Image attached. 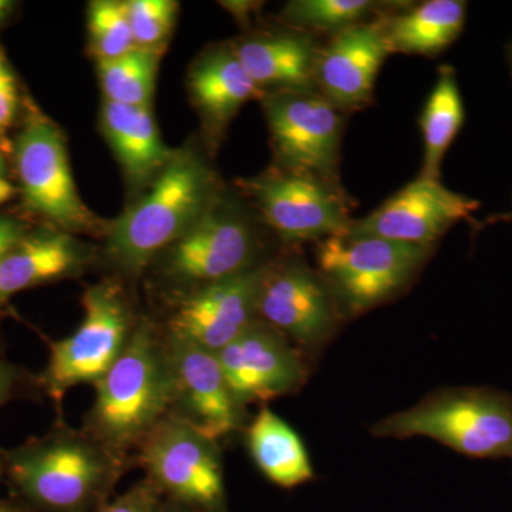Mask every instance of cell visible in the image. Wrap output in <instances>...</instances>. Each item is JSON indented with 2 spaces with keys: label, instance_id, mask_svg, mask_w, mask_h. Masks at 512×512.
<instances>
[{
  "label": "cell",
  "instance_id": "6da1fadb",
  "mask_svg": "<svg viewBox=\"0 0 512 512\" xmlns=\"http://www.w3.org/2000/svg\"><path fill=\"white\" fill-rule=\"evenodd\" d=\"M93 386L96 396L83 431L126 457L173 413L174 380L165 339L147 320L137 323L119 359Z\"/></svg>",
  "mask_w": 512,
  "mask_h": 512
},
{
  "label": "cell",
  "instance_id": "7a4b0ae2",
  "mask_svg": "<svg viewBox=\"0 0 512 512\" xmlns=\"http://www.w3.org/2000/svg\"><path fill=\"white\" fill-rule=\"evenodd\" d=\"M126 463V457L86 431L56 427L13 450H3L2 476L40 510L89 512L109 494Z\"/></svg>",
  "mask_w": 512,
  "mask_h": 512
},
{
  "label": "cell",
  "instance_id": "3957f363",
  "mask_svg": "<svg viewBox=\"0 0 512 512\" xmlns=\"http://www.w3.org/2000/svg\"><path fill=\"white\" fill-rule=\"evenodd\" d=\"M214 200V178L191 151H175L161 173L107 229L106 254L124 275L143 272L183 237Z\"/></svg>",
  "mask_w": 512,
  "mask_h": 512
},
{
  "label": "cell",
  "instance_id": "277c9868",
  "mask_svg": "<svg viewBox=\"0 0 512 512\" xmlns=\"http://www.w3.org/2000/svg\"><path fill=\"white\" fill-rule=\"evenodd\" d=\"M380 439L427 437L471 458L512 460V394L491 387L444 389L380 420Z\"/></svg>",
  "mask_w": 512,
  "mask_h": 512
},
{
  "label": "cell",
  "instance_id": "5b68a950",
  "mask_svg": "<svg viewBox=\"0 0 512 512\" xmlns=\"http://www.w3.org/2000/svg\"><path fill=\"white\" fill-rule=\"evenodd\" d=\"M433 247L343 231L316 247L318 272L339 313L362 315L409 286Z\"/></svg>",
  "mask_w": 512,
  "mask_h": 512
},
{
  "label": "cell",
  "instance_id": "8992f818",
  "mask_svg": "<svg viewBox=\"0 0 512 512\" xmlns=\"http://www.w3.org/2000/svg\"><path fill=\"white\" fill-rule=\"evenodd\" d=\"M82 306L79 328L50 345L49 360L37 379L57 409L73 387L99 382L109 372L136 328L124 292L114 282L87 288Z\"/></svg>",
  "mask_w": 512,
  "mask_h": 512
},
{
  "label": "cell",
  "instance_id": "52a82bcc",
  "mask_svg": "<svg viewBox=\"0 0 512 512\" xmlns=\"http://www.w3.org/2000/svg\"><path fill=\"white\" fill-rule=\"evenodd\" d=\"M158 490L192 512H228L218 444L170 414L137 448Z\"/></svg>",
  "mask_w": 512,
  "mask_h": 512
},
{
  "label": "cell",
  "instance_id": "ba28073f",
  "mask_svg": "<svg viewBox=\"0 0 512 512\" xmlns=\"http://www.w3.org/2000/svg\"><path fill=\"white\" fill-rule=\"evenodd\" d=\"M262 217L284 241H322L350 224L348 198L339 183L295 171H271L242 181Z\"/></svg>",
  "mask_w": 512,
  "mask_h": 512
},
{
  "label": "cell",
  "instance_id": "9c48e42d",
  "mask_svg": "<svg viewBox=\"0 0 512 512\" xmlns=\"http://www.w3.org/2000/svg\"><path fill=\"white\" fill-rule=\"evenodd\" d=\"M266 121L281 168L338 183L342 113L318 92L272 93Z\"/></svg>",
  "mask_w": 512,
  "mask_h": 512
},
{
  "label": "cell",
  "instance_id": "30bf717a",
  "mask_svg": "<svg viewBox=\"0 0 512 512\" xmlns=\"http://www.w3.org/2000/svg\"><path fill=\"white\" fill-rule=\"evenodd\" d=\"M20 188L30 210L64 228L94 227L70 168L63 134L43 119L30 120L16 140Z\"/></svg>",
  "mask_w": 512,
  "mask_h": 512
},
{
  "label": "cell",
  "instance_id": "8fae6325",
  "mask_svg": "<svg viewBox=\"0 0 512 512\" xmlns=\"http://www.w3.org/2000/svg\"><path fill=\"white\" fill-rule=\"evenodd\" d=\"M256 237L244 218L210 210L164 252L163 272L192 291L255 268ZM191 291V292H192Z\"/></svg>",
  "mask_w": 512,
  "mask_h": 512
},
{
  "label": "cell",
  "instance_id": "7c38bea8",
  "mask_svg": "<svg viewBox=\"0 0 512 512\" xmlns=\"http://www.w3.org/2000/svg\"><path fill=\"white\" fill-rule=\"evenodd\" d=\"M266 265L188 292L175 306L165 336L221 352L258 320L259 286Z\"/></svg>",
  "mask_w": 512,
  "mask_h": 512
},
{
  "label": "cell",
  "instance_id": "4fadbf2b",
  "mask_svg": "<svg viewBox=\"0 0 512 512\" xmlns=\"http://www.w3.org/2000/svg\"><path fill=\"white\" fill-rule=\"evenodd\" d=\"M258 320L301 346H318L335 329L339 309L319 272L299 261L266 265Z\"/></svg>",
  "mask_w": 512,
  "mask_h": 512
},
{
  "label": "cell",
  "instance_id": "5bb4252c",
  "mask_svg": "<svg viewBox=\"0 0 512 512\" xmlns=\"http://www.w3.org/2000/svg\"><path fill=\"white\" fill-rule=\"evenodd\" d=\"M478 208V202L448 190L440 180L420 177L387 198L380 207L346 231L433 247L444 234Z\"/></svg>",
  "mask_w": 512,
  "mask_h": 512
},
{
  "label": "cell",
  "instance_id": "9a60e30c",
  "mask_svg": "<svg viewBox=\"0 0 512 512\" xmlns=\"http://www.w3.org/2000/svg\"><path fill=\"white\" fill-rule=\"evenodd\" d=\"M217 356L232 396L242 409L295 393L308 376L298 350L261 320Z\"/></svg>",
  "mask_w": 512,
  "mask_h": 512
},
{
  "label": "cell",
  "instance_id": "2e32d148",
  "mask_svg": "<svg viewBox=\"0 0 512 512\" xmlns=\"http://www.w3.org/2000/svg\"><path fill=\"white\" fill-rule=\"evenodd\" d=\"M174 380L173 416L214 443L241 429L242 409L232 396L217 353L165 336Z\"/></svg>",
  "mask_w": 512,
  "mask_h": 512
},
{
  "label": "cell",
  "instance_id": "e0dca14e",
  "mask_svg": "<svg viewBox=\"0 0 512 512\" xmlns=\"http://www.w3.org/2000/svg\"><path fill=\"white\" fill-rule=\"evenodd\" d=\"M390 53L383 16L336 33L319 50L318 93L339 111L362 109L372 101L377 76Z\"/></svg>",
  "mask_w": 512,
  "mask_h": 512
},
{
  "label": "cell",
  "instance_id": "ac0fdd59",
  "mask_svg": "<svg viewBox=\"0 0 512 512\" xmlns=\"http://www.w3.org/2000/svg\"><path fill=\"white\" fill-rule=\"evenodd\" d=\"M320 47L303 33L249 37L234 47L238 59L259 89L274 93L318 92L316 63Z\"/></svg>",
  "mask_w": 512,
  "mask_h": 512
},
{
  "label": "cell",
  "instance_id": "d6986e66",
  "mask_svg": "<svg viewBox=\"0 0 512 512\" xmlns=\"http://www.w3.org/2000/svg\"><path fill=\"white\" fill-rule=\"evenodd\" d=\"M87 261L86 249L63 232L23 235L0 261V308L26 289L77 274Z\"/></svg>",
  "mask_w": 512,
  "mask_h": 512
},
{
  "label": "cell",
  "instance_id": "ffe728a7",
  "mask_svg": "<svg viewBox=\"0 0 512 512\" xmlns=\"http://www.w3.org/2000/svg\"><path fill=\"white\" fill-rule=\"evenodd\" d=\"M101 130L124 174L136 187L150 185L175 151L165 146L150 107L123 106L104 100Z\"/></svg>",
  "mask_w": 512,
  "mask_h": 512
},
{
  "label": "cell",
  "instance_id": "44dd1931",
  "mask_svg": "<svg viewBox=\"0 0 512 512\" xmlns=\"http://www.w3.org/2000/svg\"><path fill=\"white\" fill-rule=\"evenodd\" d=\"M248 453L272 484L291 490L315 477L301 437L268 407H262L245 430Z\"/></svg>",
  "mask_w": 512,
  "mask_h": 512
},
{
  "label": "cell",
  "instance_id": "7402d4cb",
  "mask_svg": "<svg viewBox=\"0 0 512 512\" xmlns=\"http://www.w3.org/2000/svg\"><path fill=\"white\" fill-rule=\"evenodd\" d=\"M383 19L393 53L431 57L453 45L463 32L467 3L429 0Z\"/></svg>",
  "mask_w": 512,
  "mask_h": 512
},
{
  "label": "cell",
  "instance_id": "603a6c76",
  "mask_svg": "<svg viewBox=\"0 0 512 512\" xmlns=\"http://www.w3.org/2000/svg\"><path fill=\"white\" fill-rule=\"evenodd\" d=\"M190 89L198 109L218 128L227 126L238 110L261 92L234 49L217 50L195 64Z\"/></svg>",
  "mask_w": 512,
  "mask_h": 512
},
{
  "label": "cell",
  "instance_id": "cb8c5ba5",
  "mask_svg": "<svg viewBox=\"0 0 512 512\" xmlns=\"http://www.w3.org/2000/svg\"><path fill=\"white\" fill-rule=\"evenodd\" d=\"M464 117L466 114L456 72L451 67H440L439 79L420 116L424 143L421 177L440 180L441 164L463 127Z\"/></svg>",
  "mask_w": 512,
  "mask_h": 512
},
{
  "label": "cell",
  "instance_id": "d4e9b609",
  "mask_svg": "<svg viewBox=\"0 0 512 512\" xmlns=\"http://www.w3.org/2000/svg\"><path fill=\"white\" fill-rule=\"evenodd\" d=\"M104 100L150 107L156 87L158 50L136 49L111 60H97Z\"/></svg>",
  "mask_w": 512,
  "mask_h": 512
},
{
  "label": "cell",
  "instance_id": "484cf974",
  "mask_svg": "<svg viewBox=\"0 0 512 512\" xmlns=\"http://www.w3.org/2000/svg\"><path fill=\"white\" fill-rule=\"evenodd\" d=\"M386 5L372 0H295L284 9V18L301 28L330 32L332 35L369 22Z\"/></svg>",
  "mask_w": 512,
  "mask_h": 512
},
{
  "label": "cell",
  "instance_id": "4316f807",
  "mask_svg": "<svg viewBox=\"0 0 512 512\" xmlns=\"http://www.w3.org/2000/svg\"><path fill=\"white\" fill-rule=\"evenodd\" d=\"M90 45L97 60H111L136 49L126 2L97 0L89 6Z\"/></svg>",
  "mask_w": 512,
  "mask_h": 512
},
{
  "label": "cell",
  "instance_id": "83f0119b",
  "mask_svg": "<svg viewBox=\"0 0 512 512\" xmlns=\"http://www.w3.org/2000/svg\"><path fill=\"white\" fill-rule=\"evenodd\" d=\"M126 9L136 46L158 50L174 28L178 3L173 0H131L126 2Z\"/></svg>",
  "mask_w": 512,
  "mask_h": 512
},
{
  "label": "cell",
  "instance_id": "f1b7e54d",
  "mask_svg": "<svg viewBox=\"0 0 512 512\" xmlns=\"http://www.w3.org/2000/svg\"><path fill=\"white\" fill-rule=\"evenodd\" d=\"M163 497L157 485L146 478L134 484L113 503L103 505L99 512H158Z\"/></svg>",
  "mask_w": 512,
  "mask_h": 512
},
{
  "label": "cell",
  "instance_id": "f546056e",
  "mask_svg": "<svg viewBox=\"0 0 512 512\" xmlns=\"http://www.w3.org/2000/svg\"><path fill=\"white\" fill-rule=\"evenodd\" d=\"M30 376L20 367L0 359V409L28 386Z\"/></svg>",
  "mask_w": 512,
  "mask_h": 512
},
{
  "label": "cell",
  "instance_id": "4dcf8cb0",
  "mask_svg": "<svg viewBox=\"0 0 512 512\" xmlns=\"http://www.w3.org/2000/svg\"><path fill=\"white\" fill-rule=\"evenodd\" d=\"M18 107V93H16L13 76L0 83V130L9 127L15 119Z\"/></svg>",
  "mask_w": 512,
  "mask_h": 512
},
{
  "label": "cell",
  "instance_id": "1f68e13d",
  "mask_svg": "<svg viewBox=\"0 0 512 512\" xmlns=\"http://www.w3.org/2000/svg\"><path fill=\"white\" fill-rule=\"evenodd\" d=\"M23 238L22 229L18 224L5 218H0V261L5 258L10 249Z\"/></svg>",
  "mask_w": 512,
  "mask_h": 512
},
{
  "label": "cell",
  "instance_id": "d6a6232c",
  "mask_svg": "<svg viewBox=\"0 0 512 512\" xmlns=\"http://www.w3.org/2000/svg\"><path fill=\"white\" fill-rule=\"evenodd\" d=\"M16 192H18V190H16L15 185L9 183L5 178L0 177V205L12 200Z\"/></svg>",
  "mask_w": 512,
  "mask_h": 512
},
{
  "label": "cell",
  "instance_id": "836d02e7",
  "mask_svg": "<svg viewBox=\"0 0 512 512\" xmlns=\"http://www.w3.org/2000/svg\"><path fill=\"white\" fill-rule=\"evenodd\" d=\"M13 8V3L8 0H0V26L8 19L10 10Z\"/></svg>",
  "mask_w": 512,
  "mask_h": 512
},
{
  "label": "cell",
  "instance_id": "e575fe53",
  "mask_svg": "<svg viewBox=\"0 0 512 512\" xmlns=\"http://www.w3.org/2000/svg\"><path fill=\"white\" fill-rule=\"evenodd\" d=\"M158 512H192L187 510V508L181 507V505L175 503H163L161 504L160 510Z\"/></svg>",
  "mask_w": 512,
  "mask_h": 512
},
{
  "label": "cell",
  "instance_id": "d590c367",
  "mask_svg": "<svg viewBox=\"0 0 512 512\" xmlns=\"http://www.w3.org/2000/svg\"><path fill=\"white\" fill-rule=\"evenodd\" d=\"M0 512H29L25 508L19 507V505L6 503V501H0Z\"/></svg>",
  "mask_w": 512,
  "mask_h": 512
},
{
  "label": "cell",
  "instance_id": "8d00e7d4",
  "mask_svg": "<svg viewBox=\"0 0 512 512\" xmlns=\"http://www.w3.org/2000/svg\"><path fill=\"white\" fill-rule=\"evenodd\" d=\"M9 77H12V73L9 72L5 57H3L2 52H0V83H2L3 80L9 79Z\"/></svg>",
  "mask_w": 512,
  "mask_h": 512
},
{
  "label": "cell",
  "instance_id": "74e56055",
  "mask_svg": "<svg viewBox=\"0 0 512 512\" xmlns=\"http://www.w3.org/2000/svg\"><path fill=\"white\" fill-rule=\"evenodd\" d=\"M3 470V450H0V476H2Z\"/></svg>",
  "mask_w": 512,
  "mask_h": 512
},
{
  "label": "cell",
  "instance_id": "f35d334b",
  "mask_svg": "<svg viewBox=\"0 0 512 512\" xmlns=\"http://www.w3.org/2000/svg\"><path fill=\"white\" fill-rule=\"evenodd\" d=\"M2 173H3V160H2V156H0V177H2Z\"/></svg>",
  "mask_w": 512,
  "mask_h": 512
},
{
  "label": "cell",
  "instance_id": "ab89813d",
  "mask_svg": "<svg viewBox=\"0 0 512 512\" xmlns=\"http://www.w3.org/2000/svg\"><path fill=\"white\" fill-rule=\"evenodd\" d=\"M508 56H510L511 70H512V45L510 47V52H508Z\"/></svg>",
  "mask_w": 512,
  "mask_h": 512
}]
</instances>
